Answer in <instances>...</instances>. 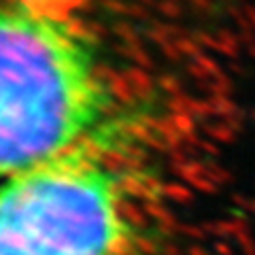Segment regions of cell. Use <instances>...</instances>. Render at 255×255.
Segmentation results:
<instances>
[{"label":"cell","mask_w":255,"mask_h":255,"mask_svg":"<svg viewBox=\"0 0 255 255\" xmlns=\"http://www.w3.org/2000/svg\"><path fill=\"white\" fill-rule=\"evenodd\" d=\"M111 90L66 15L0 2V181L98 136Z\"/></svg>","instance_id":"6da1fadb"},{"label":"cell","mask_w":255,"mask_h":255,"mask_svg":"<svg viewBox=\"0 0 255 255\" xmlns=\"http://www.w3.org/2000/svg\"><path fill=\"white\" fill-rule=\"evenodd\" d=\"M21 2L32 4V6H36V9H43V11H51V13L64 15L66 4H70L73 0H21Z\"/></svg>","instance_id":"3957f363"},{"label":"cell","mask_w":255,"mask_h":255,"mask_svg":"<svg viewBox=\"0 0 255 255\" xmlns=\"http://www.w3.org/2000/svg\"><path fill=\"white\" fill-rule=\"evenodd\" d=\"M122 174L102 142L0 181V255H134Z\"/></svg>","instance_id":"7a4b0ae2"}]
</instances>
